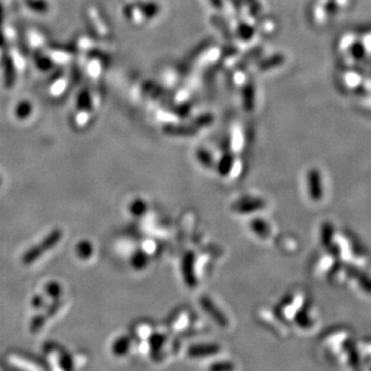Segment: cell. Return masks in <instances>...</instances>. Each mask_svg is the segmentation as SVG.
Instances as JSON below:
<instances>
[{"label":"cell","mask_w":371,"mask_h":371,"mask_svg":"<svg viewBox=\"0 0 371 371\" xmlns=\"http://www.w3.org/2000/svg\"><path fill=\"white\" fill-rule=\"evenodd\" d=\"M63 232L61 229H54L49 233L39 243L28 249L22 256V263L24 265H30L36 262L46 252L52 250L62 239Z\"/></svg>","instance_id":"6da1fadb"},{"label":"cell","mask_w":371,"mask_h":371,"mask_svg":"<svg viewBox=\"0 0 371 371\" xmlns=\"http://www.w3.org/2000/svg\"><path fill=\"white\" fill-rule=\"evenodd\" d=\"M183 276L184 280L187 282L189 286H193L195 284V277L193 273V256L192 254H189L186 256L183 261Z\"/></svg>","instance_id":"7a4b0ae2"},{"label":"cell","mask_w":371,"mask_h":371,"mask_svg":"<svg viewBox=\"0 0 371 371\" xmlns=\"http://www.w3.org/2000/svg\"><path fill=\"white\" fill-rule=\"evenodd\" d=\"M308 186H310V193L311 196L313 197V199L317 200L320 199L321 197V182H320V178L317 172H311L310 174V181H308Z\"/></svg>","instance_id":"3957f363"},{"label":"cell","mask_w":371,"mask_h":371,"mask_svg":"<svg viewBox=\"0 0 371 371\" xmlns=\"http://www.w3.org/2000/svg\"><path fill=\"white\" fill-rule=\"evenodd\" d=\"M75 252L78 258L83 260H88L89 258L92 257L93 252H94V248H93V244L90 241L81 240L76 244Z\"/></svg>","instance_id":"277c9868"},{"label":"cell","mask_w":371,"mask_h":371,"mask_svg":"<svg viewBox=\"0 0 371 371\" xmlns=\"http://www.w3.org/2000/svg\"><path fill=\"white\" fill-rule=\"evenodd\" d=\"M130 346V339L127 336H122L118 338L113 344V352L117 356L125 355Z\"/></svg>","instance_id":"5b68a950"},{"label":"cell","mask_w":371,"mask_h":371,"mask_svg":"<svg viewBox=\"0 0 371 371\" xmlns=\"http://www.w3.org/2000/svg\"><path fill=\"white\" fill-rule=\"evenodd\" d=\"M45 292L49 298H52L53 300H55V299H60V297L63 293V290H62V286L59 283L50 282L46 285Z\"/></svg>","instance_id":"8992f818"},{"label":"cell","mask_w":371,"mask_h":371,"mask_svg":"<svg viewBox=\"0 0 371 371\" xmlns=\"http://www.w3.org/2000/svg\"><path fill=\"white\" fill-rule=\"evenodd\" d=\"M218 351H219V347L217 345H199V346L192 347L189 353L193 357H203V356L213 355Z\"/></svg>","instance_id":"52a82bcc"},{"label":"cell","mask_w":371,"mask_h":371,"mask_svg":"<svg viewBox=\"0 0 371 371\" xmlns=\"http://www.w3.org/2000/svg\"><path fill=\"white\" fill-rule=\"evenodd\" d=\"M48 319L49 318L47 317V315L45 313L36 315L34 318H32V320L30 322V325H29L30 332L33 333V334L39 332L45 327Z\"/></svg>","instance_id":"ba28073f"},{"label":"cell","mask_w":371,"mask_h":371,"mask_svg":"<svg viewBox=\"0 0 371 371\" xmlns=\"http://www.w3.org/2000/svg\"><path fill=\"white\" fill-rule=\"evenodd\" d=\"M202 306L204 307L205 311H208L209 313H211L210 315H211L214 319H216V320L218 321V323H220L222 326H226V324H227L226 319L224 318V316L221 315V313H220L216 307H214V305L211 303V301H210L209 299L202 300Z\"/></svg>","instance_id":"9c48e42d"},{"label":"cell","mask_w":371,"mask_h":371,"mask_svg":"<svg viewBox=\"0 0 371 371\" xmlns=\"http://www.w3.org/2000/svg\"><path fill=\"white\" fill-rule=\"evenodd\" d=\"M263 202L261 200H255V201H246L240 207H238V212L240 213H250L254 211H258L263 208Z\"/></svg>","instance_id":"30bf717a"},{"label":"cell","mask_w":371,"mask_h":371,"mask_svg":"<svg viewBox=\"0 0 371 371\" xmlns=\"http://www.w3.org/2000/svg\"><path fill=\"white\" fill-rule=\"evenodd\" d=\"M131 265L136 269H141L147 265V256L142 252H137L132 256Z\"/></svg>","instance_id":"8fae6325"},{"label":"cell","mask_w":371,"mask_h":371,"mask_svg":"<svg viewBox=\"0 0 371 371\" xmlns=\"http://www.w3.org/2000/svg\"><path fill=\"white\" fill-rule=\"evenodd\" d=\"M59 364H60L61 369L70 370V369L73 368L74 361H73L72 357L68 353H62L59 356Z\"/></svg>","instance_id":"7c38bea8"},{"label":"cell","mask_w":371,"mask_h":371,"mask_svg":"<svg viewBox=\"0 0 371 371\" xmlns=\"http://www.w3.org/2000/svg\"><path fill=\"white\" fill-rule=\"evenodd\" d=\"M61 306H62V301H61L60 299H55V300L48 306V308H47V311H46L45 314H46L47 317L50 319V318L54 317L55 314L58 313V311L61 308Z\"/></svg>","instance_id":"4fadbf2b"},{"label":"cell","mask_w":371,"mask_h":371,"mask_svg":"<svg viewBox=\"0 0 371 371\" xmlns=\"http://www.w3.org/2000/svg\"><path fill=\"white\" fill-rule=\"evenodd\" d=\"M146 210V204L142 200H135L130 205V212L134 216H140Z\"/></svg>","instance_id":"5bb4252c"},{"label":"cell","mask_w":371,"mask_h":371,"mask_svg":"<svg viewBox=\"0 0 371 371\" xmlns=\"http://www.w3.org/2000/svg\"><path fill=\"white\" fill-rule=\"evenodd\" d=\"M46 304V299L43 295L40 294H36L35 296H33V298L31 299V306L35 310H39L42 307H44Z\"/></svg>","instance_id":"9a60e30c"},{"label":"cell","mask_w":371,"mask_h":371,"mask_svg":"<svg viewBox=\"0 0 371 371\" xmlns=\"http://www.w3.org/2000/svg\"><path fill=\"white\" fill-rule=\"evenodd\" d=\"M253 228H254L255 232L257 231L258 234H262V235H266V232L268 231L266 224H264L263 222H260V221H254Z\"/></svg>","instance_id":"2e32d148"},{"label":"cell","mask_w":371,"mask_h":371,"mask_svg":"<svg viewBox=\"0 0 371 371\" xmlns=\"http://www.w3.org/2000/svg\"><path fill=\"white\" fill-rule=\"evenodd\" d=\"M0 184H2V178H0Z\"/></svg>","instance_id":"e0dca14e"}]
</instances>
